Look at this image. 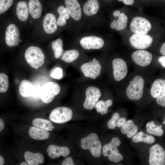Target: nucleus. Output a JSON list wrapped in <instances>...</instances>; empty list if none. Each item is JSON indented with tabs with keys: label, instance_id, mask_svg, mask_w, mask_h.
Here are the masks:
<instances>
[{
	"label": "nucleus",
	"instance_id": "f257e3e1",
	"mask_svg": "<svg viewBox=\"0 0 165 165\" xmlns=\"http://www.w3.org/2000/svg\"><path fill=\"white\" fill-rule=\"evenodd\" d=\"M80 146L84 150L88 149L94 157H100L102 153V145L97 134L91 133L81 140Z\"/></svg>",
	"mask_w": 165,
	"mask_h": 165
},
{
	"label": "nucleus",
	"instance_id": "f03ea898",
	"mask_svg": "<svg viewBox=\"0 0 165 165\" xmlns=\"http://www.w3.org/2000/svg\"><path fill=\"white\" fill-rule=\"evenodd\" d=\"M25 57L29 65L36 69L42 66L45 62L43 52L39 48L36 46L29 47L25 51Z\"/></svg>",
	"mask_w": 165,
	"mask_h": 165
},
{
	"label": "nucleus",
	"instance_id": "7ed1b4c3",
	"mask_svg": "<svg viewBox=\"0 0 165 165\" xmlns=\"http://www.w3.org/2000/svg\"><path fill=\"white\" fill-rule=\"evenodd\" d=\"M144 86L143 79L140 76H136L129 82L126 90L127 96L132 100H140L143 95Z\"/></svg>",
	"mask_w": 165,
	"mask_h": 165
},
{
	"label": "nucleus",
	"instance_id": "20e7f679",
	"mask_svg": "<svg viewBox=\"0 0 165 165\" xmlns=\"http://www.w3.org/2000/svg\"><path fill=\"white\" fill-rule=\"evenodd\" d=\"M120 144V139L117 137H114L110 142L105 145L103 147V155L105 157H108V159L111 161L115 163L120 162L123 158L118 149Z\"/></svg>",
	"mask_w": 165,
	"mask_h": 165
},
{
	"label": "nucleus",
	"instance_id": "39448f33",
	"mask_svg": "<svg viewBox=\"0 0 165 165\" xmlns=\"http://www.w3.org/2000/svg\"><path fill=\"white\" fill-rule=\"evenodd\" d=\"M60 90V87L57 83L54 82H48L40 88L38 96L43 103L48 104L59 94Z\"/></svg>",
	"mask_w": 165,
	"mask_h": 165
},
{
	"label": "nucleus",
	"instance_id": "423d86ee",
	"mask_svg": "<svg viewBox=\"0 0 165 165\" xmlns=\"http://www.w3.org/2000/svg\"><path fill=\"white\" fill-rule=\"evenodd\" d=\"M72 117V110L67 107H59L53 109L49 118L52 121L58 123H65L71 120Z\"/></svg>",
	"mask_w": 165,
	"mask_h": 165
},
{
	"label": "nucleus",
	"instance_id": "0eeeda50",
	"mask_svg": "<svg viewBox=\"0 0 165 165\" xmlns=\"http://www.w3.org/2000/svg\"><path fill=\"white\" fill-rule=\"evenodd\" d=\"M151 24L146 18L136 16L132 20L130 25L131 31L135 34H146L151 30Z\"/></svg>",
	"mask_w": 165,
	"mask_h": 165
},
{
	"label": "nucleus",
	"instance_id": "6e6552de",
	"mask_svg": "<svg viewBox=\"0 0 165 165\" xmlns=\"http://www.w3.org/2000/svg\"><path fill=\"white\" fill-rule=\"evenodd\" d=\"M149 163L150 165H164L165 152L160 145L156 144L149 150Z\"/></svg>",
	"mask_w": 165,
	"mask_h": 165
},
{
	"label": "nucleus",
	"instance_id": "1a4fd4ad",
	"mask_svg": "<svg viewBox=\"0 0 165 165\" xmlns=\"http://www.w3.org/2000/svg\"><path fill=\"white\" fill-rule=\"evenodd\" d=\"M153 38L150 36L146 34H134L130 38L129 41L134 48L144 50L149 47L153 42Z\"/></svg>",
	"mask_w": 165,
	"mask_h": 165
},
{
	"label": "nucleus",
	"instance_id": "9d476101",
	"mask_svg": "<svg viewBox=\"0 0 165 165\" xmlns=\"http://www.w3.org/2000/svg\"><path fill=\"white\" fill-rule=\"evenodd\" d=\"M101 68L99 62L95 58L92 61L83 64L80 68L85 76L94 79L100 75Z\"/></svg>",
	"mask_w": 165,
	"mask_h": 165
},
{
	"label": "nucleus",
	"instance_id": "9b49d317",
	"mask_svg": "<svg viewBox=\"0 0 165 165\" xmlns=\"http://www.w3.org/2000/svg\"><path fill=\"white\" fill-rule=\"evenodd\" d=\"M86 95L83 107L87 110L92 109L101 96L100 90L97 87L90 86L86 89Z\"/></svg>",
	"mask_w": 165,
	"mask_h": 165
},
{
	"label": "nucleus",
	"instance_id": "f8f14e48",
	"mask_svg": "<svg viewBox=\"0 0 165 165\" xmlns=\"http://www.w3.org/2000/svg\"><path fill=\"white\" fill-rule=\"evenodd\" d=\"M20 33L17 27L13 24L9 25L5 33V41L7 46L13 47L19 45L21 42L20 39Z\"/></svg>",
	"mask_w": 165,
	"mask_h": 165
},
{
	"label": "nucleus",
	"instance_id": "ddd939ff",
	"mask_svg": "<svg viewBox=\"0 0 165 165\" xmlns=\"http://www.w3.org/2000/svg\"><path fill=\"white\" fill-rule=\"evenodd\" d=\"M81 46L84 49H99L104 46V42L101 38L94 35L84 37L80 41Z\"/></svg>",
	"mask_w": 165,
	"mask_h": 165
},
{
	"label": "nucleus",
	"instance_id": "4468645a",
	"mask_svg": "<svg viewBox=\"0 0 165 165\" xmlns=\"http://www.w3.org/2000/svg\"><path fill=\"white\" fill-rule=\"evenodd\" d=\"M113 72L116 80L119 81L124 79L127 75L128 69L126 63L120 58L114 59L112 61Z\"/></svg>",
	"mask_w": 165,
	"mask_h": 165
},
{
	"label": "nucleus",
	"instance_id": "2eb2a0df",
	"mask_svg": "<svg viewBox=\"0 0 165 165\" xmlns=\"http://www.w3.org/2000/svg\"><path fill=\"white\" fill-rule=\"evenodd\" d=\"M131 57L133 61L137 65L145 67L151 63L152 56L149 52L145 50H138L133 53Z\"/></svg>",
	"mask_w": 165,
	"mask_h": 165
},
{
	"label": "nucleus",
	"instance_id": "dca6fc26",
	"mask_svg": "<svg viewBox=\"0 0 165 165\" xmlns=\"http://www.w3.org/2000/svg\"><path fill=\"white\" fill-rule=\"evenodd\" d=\"M64 2L70 16L75 20H80L82 16V12L78 0H65Z\"/></svg>",
	"mask_w": 165,
	"mask_h": 165
},
{
	"label": "nucleus",
	"instance_id": "f3484780",
	"mask_svg": "<svg viewBox=\"0 0 165 165\" xmlns=\"http://www.w3.org/2000/svg\"><path fill=\"white\" fill-rule=\"evenodd\" d=\"M42 25L44 31L48 34H53L57 31V29L56 17L52 13H49L45 15Z\"/></svg>",
	"mask_w": 165,
	"mask_h": 165
},
{
	"label": "nucleus",
	"instance_id": "a211bd4d",
	"mask_svg": "<svg viewBox=\"0 0 165 165\" xmlns=\"http://www.w3.org/2000/svg\"><path fill=\"white\" fill-rule=\"evenodd\" d=\"M39 90H36L32 84L28 80H23L19 86V92L20 95L24 97L33 96L38 95Z\"/></svg>",
	"mask_w": 165,
	"mask_h": 165
},
{
	"label": "nucleus",
	"instance_id": "6ab92c4d",
	"mask_svg": "<svg viewBox=\"0 0 165 165\" xmlns=\"http://www.w3.org/2000/svg\"><path fill=\"white\" fill-rule=\"evenodd\" d=\"M113 16L117 19H116L111 23L110 26L113 29H116L117 31H120L124 29L128 23V17L124 13H120L119 10L114 11L113 13Z\"/></svg>",
	"mask_w": 165,
	"mask_h": 165
},
{
	"label": "nucleus",
	"instance_id": "aec40b11",
	"mask_svg": "<svg viewBox=\"0 0 165 165\" xmlns=\"http://www.w3.org/2000/svg\"><path fill=\"white\" fill-rule=\"evenodd\" d=\"M46 151L49 156L55 159L61 156L66 157L70 153L69 148L65 146H59L55 145H50L47 148Z\"/></svg>",
	"mask_w": 165,
	"mask_h": 165
},
{
	"label": "nucleus",
	"instance_id": "412c9836",
	"mask_svg": "<svg viewBox=\"0 0 165 165\" xmlns=\"http://www.w3.org/2000/svg\"><path fill=\"white\" fill-rule=\"evenodd\" d=\"M150 94L155 98L165 95V80L161 79L155 80L152 86Z\"/></svg>",
	"mask_w": 165,
	"mask_h": 165
},
{
	"label": "nucleus",
	"instance_id": "4be33fe9",
	"mask_svg": "<svg viewBox=\"0 0 165 165\" xmlns=\"http://www.w3.org/2000/svg\"><path fill=\"white\" fill-rule=\"evenodd\" d=\"M26 162L29 165H37L42 163L44 161L43 155L39 153L26 152L24 154Z\"/></svg>",
	"mask_w": 165,
	"mask_h": 165
},
{
	"label": "nucleus",
	"instance_id": "5701e85b",
	"mask_svg": "<svg viewBox=\"0 0 165 165\" xmlns=\"http://www.w3.org/2000/svg\"><path fill=\"white\" fill-rule=\"evenodd\" d=\"M28 133L30 137L36 140H46L48 139L50 136V134L48 131L35 126L30 128Z\"/></svg>",
	"mask_w": 165,
	"mask_h": 165
},
{
	"label": "nucleus",
	"instance_id": "b1692460",
	"mask_svg": "<svg viewBox=\"0 0 165 165\" xmlns=\"http://www.w3.org/2000/svg\"><path fill=\"white\" fill-rule=\"evenodd\" d=\"M29 11L31 16L34 19L39 18L42 13V6L38 0H29Z\"/></svg>",
	"mask_w": 165,
	"mask_h": 165
},
{
	"label": "nucleus",
	"instance_id": "393cba45",
	"mask_svg": "<svg viewBox=\"0 0 165 165\" xmlns=\"http://www.w3.org/2000/svg\"><path fill=\"white\" fill-rule=\"evenodd\" d=\"M29 9L27 3L24 1L19 2L16 8V14L18 18L22 21L27 20L29 16Z\"/></svg>",
	"mask_w": 165,
	"mask_h": 165
},
{
	"label": "nucleus",
	"instance_id": "a878e982",
	"mask_svg": "<svg viewBox=\"0 0 165 165\" xmlns=\"http://www.w3.org/2000/svg\"><path fill=\"white\" fill-rule=\"evenodd\" d=\"M99 4L97 0H88L83 6V12L88 16L96 14L99 9Z\"/></svg>",
	"mask_w": 165,
	"mask_h": 165
},
{
	"label": "nucleus",
	"instance_id": "bb28decb",
	"mask_svg": "<svg viewBox=\"0 0 165 165\" xmlns=\"http://www.w3.org/2000/svg\"><path fill=\"white\" fill-rule=\"evenodd\" d=\"M121 131L122 133L127 134L128 138H131L136 134L138 128L131 120H128L126 121L122 127Z\"/></svg>",
	"mask_w": 165,
	"mask_h": 165
},
{
	"label": "nucleus",
	"instance_id": "cd10ccee",
	"mask_svg": "<svg viewBox=\"0 0 165 165\" xmlns=\"http://www.w3.org/2000/svg\"><path fill=\"white\" fill-rule=\"evenodd\" d=\"M32 124L35 127L39 128L46 131L52 130L54 127L50 121L40 118L34 119Z\"/></svg>",
	"mask_w": 165,
	"mask_h": 165
},
{
	"label": "nucleus",
	"instance_id": "c85d7f7f",
	"mask_svg": "<svg viewBox=\"0 0 165 165\" xmlns=\"http://www.w3.org/2000/svg\"><path fill=\"white\" fill-rule=\"evenodd\" d=\"M132 140L136 143L143 142L147 144H152L154 142L155 139L152 136L140 131L133 137Z\"/></svg>",
	"mask_w": 165,
	"mask_h": 165
},
{
	"label": "nucleus",
	"instance_id": "c756f323",
	"mask_svg": "<svg viewBox=\"0 0 165 165\" xmlns=\"http://www.w3.org/2000/svg\"><path fill=\"white\" fill-rule=\"evenodd\" d=\"M57 11L59 15L57 21V24L60 26H64L66 23V20L69 19L70 16L68 12L66 7L63 6L58 8Z\"/></svg>",
	"mask_w": 165,
	"mask_h": 165
},
{
	"label": "nucleus",
	"instance_id": "7c9ffc66",
	"mask_svg": "<svg viewBox=\"0 0 165 165\" xmlns=\"http://www.w3.org/2000/svg\"><path fill=\"white\" fill-rule=\"evenodd\" d=\"M112 103V101L111 99L105 101L99 100L97 102L94 107L97 112L103 115L107 113L108 107L111 106Z\"/></svg>",
	"mask_w": 165,
	"mask_h": 165
},
{
	"label": "nucleus",
	"instance_id": "2f4dec72",
	"mask_svg": "<svg viewBox=\"0 0 165 165\" xmlns=\"http://www.w3.org/2000/svg\"><path fill=\"white\" fill-rule=\"evenodd\" d=\"M162 126L155 124L153 121L148 122L146 125V131L148 133L156 136H161L163 133Z\"/></svg>",
	"mask_w": 165,
	"mask_h": 165
},
{
	"label": "nucleus",
	"instance_id": "473e14b6",
	"mask_svg": "<svg viewBox=\"0 0 165 165\" xmlns=\"http://www.w3.org/2000/svg\"><path fill=\"white\" fill-rule=\"evenodd\" d=\"M79 55V52L77 50H68L64 53L61 59L66 62L69 63L77 59Z\"/></svg>",
	"mask_w": 165,
	"mask_h": 165
},
{
	"label": "nucleus",
	"instance_id": "72a5a7b5",
	"mask_svg": "<svg viewBox=\"0 0 165 165\" xmlns=\"http://www.w3.org/2000/svg\"><path fill=\"white\" fill-rule=\"evenodd\" d=\"M52 47L54 54V56L56 58H59L62 54L64 50L62 48L63 42L61 38H58L53 41L51 44Z\"/></svg>",
	"mask_w": 165,
	"mask_h": 165
},
{
	"label": "nucleus",
	"instance_id": "f704fd0d",
	"mask_svg": "<svg viewBox=\"0 0 165 165\" xmlns=\"http://www.w3.org/2000/svg\"><path fill=\"white\" fill-rule=\"evenodd\" d=\"M9 86L8 77L4 73H0V93L6 92Z\"/></svg>",
	"mask_w": 165,
	"mask_h": 165
},
{
	"label": "nucleus",
	"instance_id": "c9c22d12",
	"mask_svg": "<svg viewBox=\"0 0 165 165\" xmlns=\"http://www.w3.org/2000/svg\"><path fill=\"white\" fill-rule=\"evenodd\" d=\"M13 2V0H0V14L7 11Z\"/></svg>",
	"mask_w": 165,
	"mask_h": 165
},
{
	"label": "nucleus",
	"instance_id": "e433bc0d",
	"mask_svg": "<svg viewBox=\"0 0 165 165\" xmlns=\"http://www.w3.org/2000/svg\"><path fill=\"white\" fill-rule=\"evenodd\" d=\"M50 76L53 78L60 79L63 76V71L62 68L59 67H56L51 71Z\"/></svg>",
	"mask_w": 165,
	"mask_h": 165
},
{
	"label": "nucleus",
	"instance_id": "4c0bfd02",
	"mask_svg": "<svg viewBox=\"0 0 165 165\" xmlns=\"http://www.w3.org/2000/svg\"><path fill=\"white\" fill-rule=\"evenodd\" d=\"M119 117V115L118 113L115 112L114 113L112 118L108 122L107 126L108 128L111 129H115L117 126V122Z\"/></svg>",
	"mask_w": 165,
	"mask_h": 165
},
{
	"label": "nucleus",
	"instance_id": "58836bf2",
	"mask_svg": "<svg viewBox=\"0 0 165 165\" xmlns=\"http://www.w3.org/2000/svg\"><path fill=\"white\" fill-rule=\"evenodd\" d=\"M156 103L163 107H165V95H163L156 98Z\"/></svg>",
	"mask_w": 165,
	"mask_h": 165
},
{
	"label": "nucleus",
	"instance_id": "ea45409f",
	"mask_svg": "<svg viewBox=\"0 0 165 165\" xmlns=\"http://www.w3.org/2000/svg\"><path fill=\"white\" fill-rule=\"evenodd\" d=\"M62 165H74L72 158L68 157L65 159L62 162Z\"/></svg>",
	"mask_w": 165,
	"mask_h": 165
},
{
	"label": "nucleus",
	"instance_id": "a19ab883",
	"mask_svg": "<svg viewBox=\"0 0 165 165\" xmlns=\"http://www.w3.org/2000/svg\"><path fill=\"white\" fill-rule=\"evenodd\" d=\"M126 121V119L124 117L119 118L117 122V126L119 127H122Z\"/></svg>",
	"mask_w": 165,
	"mask_h": 165
},
{
	"label": "nucleus",
	"instance_id": "79ce46f5",
	"mask_svg": "<svg viewBox=\"0 0 165 165\" xmlns=\"http://www.w3.org/2000/svg\"><path fill=\"white\" fill-rule=\"evenodd\" d=\"M158 61L160 64L164 68H165V56H163L160 57Z\"/></svg>",
	"mask_w": 165,
	"mask_h": 165
},
{
	"label": "nucleus",
	"instance_id": "37998d69",
	"mask_svg": "<svg viewBox=\"0 0 165 165\" xmlns=\"http://www.w3.org/2000/svg\"><path fill=\"white\" fill-rule=\"evenodd\" d=\"M119 1H122L126 5H131L134 2V0H118Z\"/></svg>",
	"mask_w": 165,
	"mask_h": 165
},
{
	"label": "nucleus",
	"instance_id": "c03bdc74",
	"mask_svg": "<svg viewBox=\"0 0 165 165\" xmlns=\"http://www.w3.org/2000/svg\"><path fill=\"white\" fill-rule=\"evenodd\" d=\"M160 53L163 55H165V43L164 42L162 44L160 50Z\"/></svg>",
	"mask_w": 165,
	"mask_h": 165
},
{
	"label": "nucleus",
	"instance_id": "a18cd8bd",
	"mask_svg": "<svg viewBox=\"0 0 165 165\" xmlns=\"http://www.w3.org/2000/svg\"><path fill=\"white\" fill-rule=\"evenodd\" d=\"M5 127V123L3 120L0 118V132L3 130Z\"/></svg>",
	"mask_w": 165,
	"mask_h": 165
},
{
	"label": "nucleus",
	"instance_id": "49530a36",
	"mask_svg": "<svg viewBox=\"0 0 165 165\" xmlns=\"http://www.w3.org/2000/svg\"><path fill=\"white\" fill-rule=\"evenodd\" d=\"M5 163V160L2 156L0 155V165H3Z\"/></svg>",
	"mask_w": 165,
	"mask_h": 165
},
{
	"label": "nucleus",
	"instance_id": "de8ad7c7",
	"mask_svg": "<svg viewBox=\"0 0 165 165\" xmlns=\"http://www.w3.org/2000/svg\"><path fill=\"white\" fill-rule=\"evenodd\" d=\"M14 82L16 84L18 85L19 82V79L17 78H16L14 79Z\"/></svg>",
	"mask_w": 165,
	"mask_h": 165
},
{
	"label": "nucleus",
	"instance_id": "09e8293b",
	"mask_svg": "<svg viewBox=\"0 0 165 165\" xmlns=\"http://www.w3.org/2000/svg\"><path fill=\"white\" fill-rule=\"evenodd\" d=\"M20 165H28V164L25 162H23L20 164Z\"/></svg>",
	"mask_w": 165,
	"mask_h": 165
},
{
	"label": "nucleus",
	"instance_id": "8fccbe9b",
	"mask_svg": "<svg viewBox=\"0 0 165 165\" xmlns=\"http://www.w3.org/2000/svg\"><path fill=\"white\" fill-rule=\"evenodd\" d=\"M165 119H164V122H163V124H164L165 123Z\"/></svg>",
	"mask_w": 165,
	"mask_h": 165
},
{
	"label": "nucleus",
	"instance_id": "3c124183",
	"mask_svg": "<svg viewBox=\"0 0 165 165\" xmlns=\"http://www.w3.org/2000/svg\"></svg>",
	"mask_w": 165,
	"mask_h": 165
}]
</instances>
